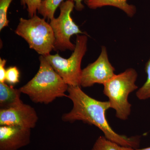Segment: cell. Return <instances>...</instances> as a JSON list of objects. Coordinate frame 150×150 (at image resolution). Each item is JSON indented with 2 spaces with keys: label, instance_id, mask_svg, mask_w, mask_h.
Masks as SVG:
<instances>
[{
  "label": "cell",
  "instance_id": "obj_10",
  "mask_svg": "<svg viewBox=\"0 0 150 150\" xmlns=\"http://www.w3.org/2000/svg\"><path fill=\"white\" fill-rule=\"evenodd\" d=\"M21 92L19 89L14 88L12 85L0 83V107L6 109L15 107L23 103L21 99Z\"/></svg>",
  "mask_w": 150,
  "mask_h": 150
},
{
  "label": "cell",
  "instance_id": "obj_15",
  "mask_svg": "<svg viewBox=\"0 0 150 150\" xmlns=\"http://www.w3.org/2000/svg\"><path fill=\"white\" fill-rule=\"evenodd\" d=\"M13 0H0V31L8 26L9 21L7 18L9 7Z\"/></svg>",
  "mask_w": 150,
  "mask_h": 150
},
{
  "label": "cell",
  "instance_id": "obj_9",
  "mask_svg": "<svg viewBox=\"0 0 150 150\" xmlns=\"http://www.w3.org/2000/svg\"><path fill=\"white\" fill-rule=\"evenodd\" d=\"M31 129L16 126H0V150H18L30 142Z\"/></svg>",
  "mask_w": 150,
  "mask_h": 150
},
{
  "label": "cell",
  "instance_id": "obj_2",
  "mask_svg": "<svg viewBox=\"0 0 150 150\" xmlns=\"http://www.w3.org/2000/svg\"><path fill=\"white\" fill-rule=\"evenodd\" d=\"M39 70L32 79L19 88L35 103L48 104L57 98L67 97L69 86L51 67L44 56L39 58Z\"/></svg>",
  "mask_w": 150,
  "mask_h": 150
},
{
  "label": "cell",
  "instance_id": "obj_4",
  "mask_svg": "<svg viewBox=\"0 0 150 150\" xmlns=\"http://www.w3.org/2000/svg\"><path fill=\"white\" fill-rule=\"evenodd\" d=\"M15 32L41 56L48 55L55 49V36L50 23L37 14L28 19L21 18Z\"/></svg>",
  "mask_w": 150,
  "mask_h": 150
},
{
  "label": "cell",
  "instance_id": "obj_19",
  "mask_svg": "<svg viewBox=\"0 0 150 150\" xmlns=\"http://www.w3.org/2000/svg\"><path fill=\"white\" fill-rule=\"evenodd\" d=\"M74 2V8L76 10L81 11L84 8L85 6L82 4L83 0H71Z\"/></svg>",
  "mask_w": 150,
  "mask_h": 150
},
{
  "label": "cell",
  "instance_id": "obj_18",
  "mask_svg": "<svg viewBox=\"0 0 150 150\" xmlns=\"http://www.w3.org/2000/svg\"><path fill=\"white\" fill-rule=\"evenodd\" d=\"M6 60L0 58V83H5L6 81Z\"/></svg>",
  "mask_w": 150,
  "mask_h": 150
},
{
  "label": "cell",
  "instance_id": "obj_7",
  "mask_svg": "<svg viewBox=\"0 0 150 150\" xmlns=\"http://www.w3.org/2000/svg\"><path fill=\"white\" fill-rule=\"evenodd\" d=\"M115 71L109 62L106 47L102 46L96 61L82 70L81 86L89 87L96 83L104 85L115 76Z\"/></svg>",
  "mask_w": 150,
  "mask_h": 150
},
{
  "label": "cell",
  "instance_id": "obj_5",
  "mask_svg": "<svg viewBox=\"0 0 150 150\" xmlns=\"http://www.w3.org/2000/svg\"><path fill=\"white\" fill-rule=\"evenodd\" d=\"M86 35H77L74 50L68 59H64L58 54L44 56L69 86H81L82 72L81 64L87 49L88 37Z\"/></svg>",
  "mask_w": 150,
  "mask_h": 150
},
{
  "label": "cell",
  "instance_id": "obj_13",
  "mask_svg": "<svg viewBox=\"0 0 150 150\" xmlns=\"http://www.w3.org/2000/svg\"><path fill=\"white\" fill-rule=\"evenodd\" d=\"M134 148L124 146L107 139L103 136L98 138L91 150H135Z\"/></svg>",
  "mask_w": 150,
  "mask_h": 150
},
{
  "label": "cell",
  "instance_id": "obj_17",
  "mask_svg": "<svg viewBox=\"0 0 150 150\" xmlns=\"http://www.w3.org/2000/svg\"><path fill=\"white\" fill-rule=\"evenodd\" d=\"M20 72L16 67H11L7 69L6 81L8 83L14 85L19 82Z\"/></svg>",
  "mask_w": 150,
  "mask_h": 150
},
{
  "label": "cell",
  "instance_id": "obj_14",
  "mask_svg": "<svg viewBox=\"0 0 150 150\" xmlns=\"http://www.w3.org/2000/svg\"><path fill=\"white\" fill-rule=\"evenodd\" d=\"M145 71L147 78L144 84L136 93V96L141 100L150 98V58L145 65Z\"/></svg>",
  "mask_w": 150,
  "mask_h": 150
},
{
  "label": "cell",
  "instance_id": "obj_11",
  "mask_svg": "<svg viewBox=\"0 0 150 150\" xmlns=\"http://www.w3.org/2000/svg\"><path fill=\"white\" fill-rule=\"evenodd\" d=\"M84 3L91 9L106 6L115 7L123 11L130 17L134 16L137 12L136 6L129 4L127 0H84Z\"/></svg>",
  "mask_w": 150,
  "mask_h": 150
},
{
  "label": "cell",
  "instance_id": "obj_16",
  "mask_svg": "<svg viewBox=\"0 0 150 150\" xmlns=\"http://www.w3.org/2000/svg\"><path fill=\"white\" fill-rule=\"evenodd\" d=\"M42 0H21L22 5L27 8L28 15L30 18L37 14Z\"/></svg>",
  "mask_w": 150,
  "mask_h": 150
},
{
  "label": "cell",
  "instance_id": "obj_20",
  "mask_svg": "<svg viewBox=\"0 0 150 150\" xmlns=\"http://www.w3.org/2000/svg\"><path fill=\"white\" fill-rule=\"evenodd\" d=\"M135 150H150V147H149L144 148V149H136Z\"/></svg>",
  "mask_w": 150,
  "mask_h": 150
},
{
  "label": "cell",
  "instance_id": "obj_6",
  "mask_svg": "<svg viewBox=\"0 0 150 150\" xmlns=\"http://www.w3.org/2000/svg\"><path fill=\"white\" fill-rule=\"evenodd\" d=\"M75 7V4L71 0L63 2L59 6L60 14L58 17L50 21L51 25L55 36L56 51L66 50L74 51L75 45L71 42V38L74 35L84 34L71 17V13Z\"/></svg>",
  "mask_w": 150,
  "mask_h": 150
},
{
  "label": "cell",
  "instance_id": "obj_1",
  "mask_svg": "<svg viewBox=\"0 0 150 150\" xmlns=\"http://www.w3.org/2000/svg\"><path fill=\"white\" fill-rule=\"evenodd\" d=\"M67 92L69 94L67 97L72 101L73 107L71 111L62 115V121L71 123L81 121L94 125L103 131L107 139L121 146L137 149L139 146V137H128L117 134L108 122L105 113L110 108L109 101L94 99L84 92L79 86H69Z\"/></svg>",
  "mask_w": 150,
  "mask_h": 150
},
{
  "label": "cell",
  "instance_id": "obj_3",
  "mask_svg": "<svg viewBox=\"0 0 150 150\" xmlns=\"http://www.w3.org/2000/svg\"><path fill=\"white\" fill-rule=\"evenodd\" d=\"M137 77V71L130 68L115 75L103 85V93L109 99L110 108L115 110L116 117L121 120H127L131 113V105L128 97L138 88L135 83Z\"/></svg>",
  "mask_w": 150,
  "mask_h": 150
},
{
  "label": "cell",
  "instance_id": "obj_12",
  "mask_svg": "<svg viewBox=\"0 0 150 150\" xmlns=\"http://www.w3.org/2000/svg\"><path fill=\"white\" fill-rule=\"evenodd\" d=\"M64 0H42L38 13L44 19L51 21L54 18L55 12Z\"/></svg>",
  "mask_w": 150,
  "mask_h": 150
},
{
  "label": "cell",
  "instance_id": "obj_8",
  "mask_svg": "<svg viewBox=\"0 0 150 150\" xmlns=\"http://www.w3.org/2000/svg\"><path fill=\"white\" fill-rule=\"evenodd\" d=\"M37 112L29 105L0 109V126H16L32 129L38 121Z\"/></svg>",
  "mask_w": 150,
  "mask_h": 150
}]
</instances>
